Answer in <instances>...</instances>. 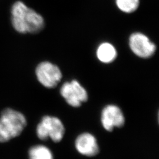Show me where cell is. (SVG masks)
<instances>
[{"label": "cell", "instance_id": "cell-2", "mask_svg": "<svg viewBox=\"0 0 159 159\" xmlns=\"http://www.w3.org/2000/svg\"><path fill=\"white\" fill-rule=\"evenodd\" d=\"M25 116L11 108H6L0 116V143H5L20 135L27 125Z\"/></svg>", "mask_w": 159, "mask_h": 159}, {"label": "cell", "instance_id": "cell-10", "mask_svg": "<svg viewBox=\"0 0 159 159\" xmlns=\"http://www.w3.org/2000/svg\"><path fill=\"white\" fill-rule=\"evenodd\" d=\"M29 159H54L51 150L44 145H36L29 150Z\"/></svg>", "mask_w": 159, "mask_h": 159}, {"label": "cell", "instance_id": "cell-1", "mask_svg": "<svg viewBox=\"0 0 159 159\" xmlns=\"http://www.w3.org/2000/svg\"><path fill=\"white\" fill-rule=\"evenodd\" d=\"M11 22L13 28L21 34L39 33L45 27L43 16L21 1L12 7Z\"/></svg>", "mask_w": 159, "mask_h": 159}, {"label": "cell", "instance_id": "cell-3", "mask_svg": "<svg viewBox=\"0 0 159 159\" xmlns=\"http://www.w3.org/2000/svg\"><path fill=\"white\" fill-rule=\"evenodd\" d=\"M66 129L62 121L56 116H44L36 128L37 136L41 140L51 139L54 143L62 141Z\"/></svg>", "mask_w": 159, "mask_h": 159}, {"label": "cell", "instance_id": "cell-5", "mask_svg": "<svg viewBox=\"0 0 159 159\" xmlns=\"http://www.w3.org/2000/svg\"><path fill=\"white\" fill-rule=\"evenodd\" d=\"M35 72L39 83L47 89L56 87L63 79V73L60 67L48 61L39 63Z\"/></svg>", "mask_w": 159, "mask_h": 159}, {"label": "cell", "instance_id": "cell-4", "mask_svg": "<svg viewBox=\"0 0 159 159\" xmlns=\"http://www.w3.org/2000/svg\"><path fill=\"white\" fill-rule=\"evenodd\" d=\"M61 97L68 105L79 108L89 100V94L85 88L77 80L65 82L60 88Z\"/></svg>", "mask_w": 159, "mask_h": 159}, {"label": "cell", "instance_id": "cell-11", "mask_svg": "<svg viewBox=\"0 0 159 159\" xmlns=\"http://www.w3.org/2000/svg\"><path fill=\"white\" fill-rule=\"evenodd\" d=\"M115 2L120 10L126 14L136 11L140 6V0H115Z\"/></svg>", "mask_w": 159, "mask_h": 159}, {"label": "cell", "instance_id": "cell-7", "mask_svg": "<svg viewBox=\"0 0 159 159\" xmlns=\"http://www.w3.org/2000/svg\"><path fill=\"white\" fill-rule=\"evenodd\" d=\"M100 121L105 130L111 132L115 128H121L125 125V116L118 106L107 104L102 110Z\"/></svg>", "mask_w": 159, "mask_h": 159}, {"label": "cell", "instance_id": "cell-8", "mask_svg": "<svg viewBox=\"0 0 159 159\" xmlns=\"http://www.w3.org/2000/svg\"><path fill=\"white\" fill-rule=\"evenodd\" d=\"M74 146L79 153L86 157H94L100 152L96 137L89 132L82 133L77 137Z\"/></svg>", "mask_w": 159, "mask_h": 159}, {"label": "cell", "instance_id": "cell-9", "mask_svg": "<svg viewBox=\"0 0 159 159\" xmlns=\"http://www.w3.org/2000/svg\"><path fill=\"white\" fill-rule=\"evenodd\" d=\"M96 54L97 59L101 63L110 64L116 60L118 52L113 44L103 42L97 48Z\"/></svg>", "mask_w": 159, "mask_h": 159}, {"label": "cell", "instance_id": "cell-6", "mask_svg": "<svg viewBox=\"0 0 159 159\" xmlns=\"http://www.w3.org/2000/svg\"><path fill=\"white\" fill-rule=\"evenodd\" d=\"M129 46L131 51L137 57L147 59L153 57L157 50V47L146 34L134 32L129 38Z\"/></svg>", "mask_w": 159, "mask_h": 159}]
</instances>
